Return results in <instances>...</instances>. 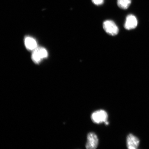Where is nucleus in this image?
<instances>
[{
    "label": "nucleus",
    "instance_id": "6e6552de",
    "mask_svg": "<svg viewBox=\"0 0 149 149\" xmlns=\"http://www.w3.org/2000/svg\"><path fill=\"white\" fill-rule=\"evenodd\" d=\"M32 58L33 61L36 63H39L42 59L38 48H36L33 51L32 55Z\"/></svg>",
    "mask_w": 149,
    "mask_h": 149
},
{
    "label": "nucleus",
    "instance_id": "20e7f679",
    "mask_svg": "<svg viewBox=\"0 0 149 149\" xmlns=\"http://www.w3.org/2000/svg\"><path fill=\"white\" fill-rule=\"evenodd\" d=\"M140 141L138 138L136 136L129 134L127 136L126 139L127 146L129 149H136L138 148Z\"/></svg>",
    "mask_w": 149,
    "mask_h": 149
},
{
    "label": "nucleus",
    "instance_id": "f257e3e1",
    "mask_svg": "<svg viewBox=\"0 0 149 149\" xmlns=\"http://www.w3.org/2000/svg\"><path fill=\"white\" fill-rule=\"evenodd\" d=\"M91 119L95 123H105L107 121L108 115L107 113L103 110H99L93 112L91 115Z\"/></svg>",
    "mask_w": 149,
    "mask_h": 149
},
{
    "label": "nucleus",
    "instance_id": "7ed1b4c3",
    "mask_svg": "<svg viewBox=\"0 0 149 149\" xmlns=\"http://www.w3.org/2000/svg\"><path fill=\"white\" fill-rule=\"evenodd\" d=\"M98 145V139L97 135L93 132H91L87 136V141L86 148L88 149H95Z\"/></svg>",
    "mask_w": 149,
    "mask_h": 149
},
{
    "label": "nucleus",
    "instance_id": "0eeeda50",
    "mask_svg": "<svg viewBox=\"0 0 149 149\" xmlns=\"http://www.w3.org/2000/svg\"><path fill=\"white\" fill-rule=\"evenodd\" d=\"M131 1L132 0H117V4L120 8L126 9L129 7Z\"/></svg>",
    "mask_w": 149,
    "mask_h": 149
},
{
    "label": "nucleus",
    "instance_id": "39448f33",
    "mask_svg": "<svg viewBox=\"0 0 149 149\" xmlns=\"http://www.w3.org/2000/svg\"><path fill=\"white\" fill-rule=\"evenodd\" d=\"M137 24V20L136 17L133 15H129L126 17L124 27L127 30H130L135 29Z\"/></svg>",
    "mask_w": 149,
    "mask_h": 149
},
{
    "label": "nucleus",
    "instance_id": "9d476101",
    "mask_svg": "<svg viewBox=\"0 0 149 149\" xmlns=\"http://www.w3.org/2000/svg\"><path fill=\"white\" fill-rule=\"evenodd\" d=\"M92 1L95 5H100L103 3L104 0H92Z\"/></svg>",
    "mask_w": 149,
    "mask_h": 149
},
{
    "label": "nucleus",
    "instance_id": "f03ea898",
    "mask_svg": "<svg viewBox=\"0 0 149 149\" xmlns=\"http://www.w3.org/2000/svg\"><path fill=\"white\" fill-rule=\"evenodd\" d=\"M103 27L106 32L111 36H115L119 32L118 27L114 22L111 20H107L104 22Z\"/></svg>",
    "mask_w": 149,
    "mask_h": 149
},
{
    "label": "nucleus",
    "instance_id": "423d86ee",
    "mask_svg": "<svg viewBox=\"0 0 149 149\" xmlns=\"http://www.w3.org/2000/svg\"><path fill=\"white\" fill-rule=\"evenodd\" d=\"M25 43L26 47L29 50H33L37 48V44L36 41L31 37H26L25 40Z\"/></svg>",
    "mask_w": 149,
    "mask_h": 149
},
{
    "label": "nucleus",
    "instance_id": "1a4fd4ad",
    "mask_svg": "<svg viewBox=\"0 0 149 149\" xmlns=\"http://www.w3.org/2000/svg\"><path fill=\"white\" fill-rule=\"evenodd\" d=\"M37 48H38L41 56L42 59L45 58L47 57L48 56L47 52L44 48L42 47Z\"/></svg>",
    "mask_w": 149,
    "mask_h": 149
}]
</instances>
